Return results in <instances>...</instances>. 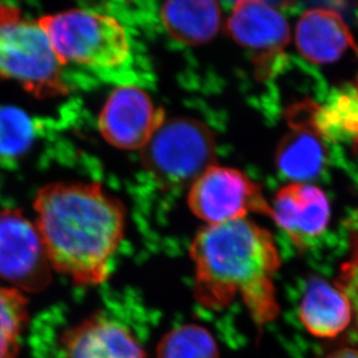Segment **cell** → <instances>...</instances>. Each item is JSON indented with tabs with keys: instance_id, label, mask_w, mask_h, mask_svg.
Masks as SVG:
<instances>
[{
	"instance_id": "d6986e66",
	"label": "cell",
	"mask_w": 358,
	"mask_h": 358,
	"mask_svg": "<svg viewBox=\"0 0 358 358\" xmlns=\"http://www.w3.org/2000/svg\"><path fill=\"white\" fill-rule=\"evenodd\" d=\"M157 358H220L213 334L199 324H182L162 336Z\"/></svg>"
},
{
	"instance_id": "e0dca14e",
	"label": "cell",
	"mask_w": 358,
	"mask_h": 358,
	"mask_svg": "<svg viewBox=\"0 0 358 358\" xmlns=\"http://www.w3.org/2000/svg\"><path fill=\"white\" fill-rule=\"evenodd\" d=\"M38 128L22 109L0 105V164L13 165L34 145Z\"/></svg>"
},
{
	"instance_id": "8fae6325",
	"label": "cell",
	"mask_w": 358,
	"mask_h": 358,
	"mask_svg": "<svg viewBox=\"0 0 358 358\" xmlns=\"http://www.w3.org/2000/svg\"><path fill=\"white\" fill-rule=\"evenodd\" d=\"M315 102H303L289 110L290 131L276 152L278 169L294 182L305 183L320 176L326 162L324 139L313 127Z\"/></svg>"
},
{
	"instance_id": "ffe728a7",
	"label": "cell",
	"mask_w": 358,
	"mask_h": 358,
	"mask_svg": "<svg viewBox=\"0 0 358 358\" xmlns=\"http://www.w3.org/2000/svg\"><path fill=\"white\" fill-rule=\"evenodd\" d=\"M324 358H358V350L354 348L338 349Z\"/></svg>"
},
{
	"instance_id": "3957f363",
	"label": "cell",
	"mask_w": 358,
	"mask_h": 358,
	"mask_svg": "<svg viewBox=\"0 0 358 358\" xmlns=\"http://www.w3.org/2000/svg\"><path fill=\"white\" fill-rule=\"evenodd\" d=\"M62 66L115 70L128 63L131 43L119 19L98 10L72 8L38 17Z\"/></svg>"
},
{
	"instance_id": "ba28073f",
	"label": "cell",
	"mask_w": 358,
	"mask_h": 358,
	"mask_svg": "<svg viewBox=\"0 0 358 358\" xmlns=\"http://www.w3.org/2000/svg\"><path fill=\"white\" fill-rule=\"evenodd\" d=\"M227 31L253 55L259 78H271L290 42V28L283 14L264 1H238L227 19Z\"/></svg>"
},
{
	"instance_id": "7a4b0ae2",
	"label": "cell",
	"mask_w": 358,
	"mask_h": 358,
	"mask_svg": "<svg viewBox=\"0 0 358 358\" xmlns=\"http://www.w3.org/2000/svg\"><path fill=\"white\" fill-rule=\"evenodd\" d=\"M194 297L210 310H222L241 298L257 327L280 315L275 275L280 257L269 231L248 220L203 227L194 238Z\"/></svg>"
},
{
	"instance_id": "6da1fadb",
	"label": "cell",
	"mask_w": 358,
	"mask_h": 358,
	"mask_svg": "<svg viewBox=\"0 0 358 358\" xmlns=\"http://www.w3.org/2000/svg\"><path fill=\"white\" fill-rule=\"evenodd\" d=\"M34 211L52 271L81 287L108 278L127 224L117 197L99 182H55L38 190Z\"/></svg>"
},
{
	"instance_id": "4fadbf2b",
	"label": "cell",
	"mask_w": 358,
	"mask_h": 358,
	"mask_svg": "<svg viewBox=\"0 0 358 358\" xmlns=\"http://www.w3.org/2000/svg\"><path fill=\"white\" fill-rule=\"evenodd\" d=\"M296 44L301 56L315 64H331L350 48L357 49L341 15L327 8H313L301 15L296 26Z\"/></svg>"
},
{
	"instance_id": "8992f818",
	"label": "cell",
	"mask_w": 358,
	"mask_h": 358,
	"mask_svg": "<svg viewBox=\"0 0 358 358\" xmlns=\"http://www.w3.org/2000/svg\"><path fill=\"white\" fill-rule=\"evenodd\" d=\"M188 204L208 225L243 220L252 213L271 215L260 185L238 169L217 165L190 186Z\"/></svg>"
},
{
	"instance_id": "5bb4252c",
	"label": "cell",
	"mask_w": 358,
	"mask_h": 358,
	"mask_svg": "<svg viewBox=\"0 0 358 358\" xmlns=\"http://www.w3.org/2000/svg\"><path fill=\"white\" fill-rule=\"evenodd\" d=\"M352 306L341 287L320 278L308 280L299 306V319L315 338H333L352 321Z\"/></svg>"
},
{
	"instance_id": "9a60e30c",
	"label": "cell",
	"mask_w": 358,
	"mask_h": 358,
	"mask_svg": "<svg viewBox=\"0 0 358 358\" xmlns=\"http://www.w3.org/2000/svg\"><path fill=\"white\" fill-rule=\"evenodd\" d=\"M160 19L172 38L187 45L213 40L222 24V7L216 1H169L160 8Z\"/></svg>"
},
{
	"instance_id": "30bf717a",
	"label": "cell",
	"mask_w": 358,
	"mask_h": 358,
	"mask_svg": "<svg viewBox=\"0 0 358 358\" xmlns=\"http://www.w3.org/2000/svg\"><path fill=\"white\" fill-rule=\"evenodd\" d=\"M271 208V218L301 248L324 234L331 218L327 196L308 183L292 182L280 188Z\"/></svg>"
},
{
	"instance_id": "5b68a950",
	"label": "cell",
	"mask_w": 358,
	"mask_h": 358,
	"mask_svg": "<svg viewBox=\"0 0 358 358\" xmlns=\"http://www.w3.org/2000/svg\"><path fill=\"white\" fill-rule=\"evenodd\" d=\"M146 169L164 186H192L216 165V142L201 122L169 120L142 149Z\"/></svg>"
},
{
	"instance_id": "ac0fdd59",
	"label": "cell",
	"mask_w": 358,
	"mask_h": 358,
	"mask_svg": "<svg viewBox=\"0 0 358 358\" xmlns=\"http://www.w3.org/2000/svg\"><path fill=\"white\" fill-rule=\"evenodd\" d=\"M29 301L15 287H0V358H17L29 321Z\"/></svg>"
},
{
	"instance_id": "277c9868",
	"label": "cell",
	"mask_w": 358,
	"mask_h": 358,
	"mask_svg": "<svg viewBox=\"0 0 358 358\" xmlns=\"http://www.w3.org/2000/svg\"><path fill=\"white\" fill-rule=\"evenodd\" d=\"M0 78L17 83L40 99L69 92L64 68L38 19L10 3H0Z\"/></svg>"
},
{
	"instance_id": "9c48e42d",
	"label": "cell",
	"mask_w": 358,
	"mask_h": 358,
	"mask_svg": "<svg viewBox=\"0 0 358 358\" xmlns=\"http://www.w3.org/2000/svg\"><path fill=\"white\" fill-rule=\"evenodd\" d=\"M165 121V113L145 91L123 85L106 100L98 125L102 138L114 148L142 150Z\"/></svg>"
},
{
	"instance_id": "52a82bcc",
	"label": "cell",
	"mask_w": 358,
	"mask_h": 358,
	"mask_svg": "<svg viewBox=\"0 0 358 358\" xmlns=\"http://www.w3.org/2000/svg\"><path fill=\"white\" fill-rule=\"evenodd\" d=\"M51 271L35 223L19 210L0 209V278L22 292H40Z\"/></svg>"
},
{
	"instance_id": "7c38bea8",
	"label": "cell",
	"mask_w": 358,
	"mask_h": 358,
	"mask_svg": "<svg viewBox=\"0 0 358 358\" xmlns=\"http://www.w3.org/2000/svg\"><path fill=\"white\" fill-rule=\"evenodd\" d=\"M62 345L65 358H145L131 331L102 312L68 328Z\"/></svg>"
},
{
	"instance_id": "2e32d148",
	"label": "cell",
	"mask_w": 358,
	"mask_h": 358,
	"mask_svg": "<svg viewBox=\"0 0 358 358\" xmlns=\"http://www.w3.org/2000/svg\"><path fill=\"white\" fill-rule=\"evenodd\" d=\"M312 122L322 139L358 144V87L334 95L313 107Z\"/></svg>"
}]
</instances>
